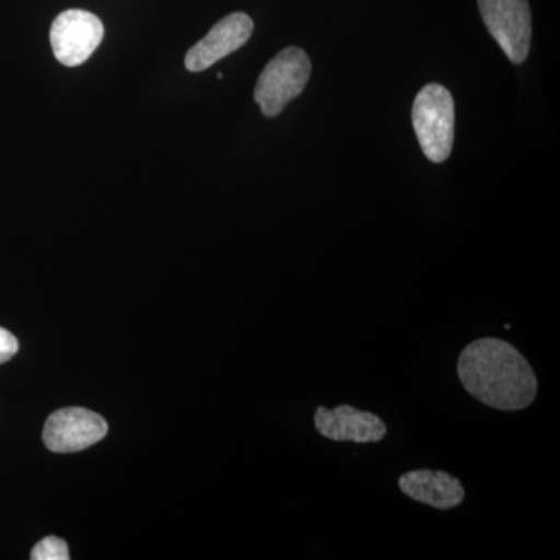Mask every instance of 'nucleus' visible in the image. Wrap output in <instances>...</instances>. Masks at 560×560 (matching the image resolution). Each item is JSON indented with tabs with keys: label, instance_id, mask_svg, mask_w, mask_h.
Here are the masks:
<instances>
[{
	"label": "nucleus",
	"instance_id": "obj_1",
	"mask_svg": "<svg viewBox=\"0 0 560 560\" xmlns=\"http://www.w3.org/2000/svg\"><path fill=\"white\" fill-rule=\"evenodd\" d=\"M456 371L464 389L493 410H525L539 390L528 360L511 342L499 338L467 345L459 353Z\"/></svg>",
	"mask_w": 560,
	"mask_h": 560
},
{
	"label": "nucleus",
	"instance_id": "obj_2",
	"mask_svg": "<svg viewBox=\"0 0 560 560\" xmlns=\"http://www.w3.org/2000/svg\"><path fill=\"white\" fill-rule=\"evenodd\" d=\"M412 127L423 154L434 164L451 156L455 139V102L441 84H429L412 106Z\"/></svg>",
	"mask_w": 560,
	"mask_h": 560
},
{
	"label": "nucleus",
	"instance_id": "obj_3",
	"mask_svg": "<svg viewBox=\"0 0 560 560\" xmlns=\"http://www.w3.org/2000/svg\"><path fill=\"white\" fill-rule=\"evenodd\" d=\"M311 73V58L300 47H289L276 55L265 66L254 91L264 116H279L307 86Z\"/></svg>",
	"mask_w": 560,
	"mask_h": 560
},
{
	"label": "nucleus",
	"instance_id": "obj_4",
	"mask_svg": "<svg viewBox=\"0 0 560 560\" xmlns=\"http://www.w3.org/2000/svg\"><path fill=\"white\" fill-rule=\"evenodd\" d=\"M482 21L501 50L515 65L529 54L530 11L528 0H478Z\"/></svg>",
	"mask_w": 560,
	"mask_h": 560
},
{
	"label": "nucleus",
	"instance_id": "obj_5",
	"mask_svg": "<svg viewBox=\"0 0 560 560\" xmlns=\"http://www.w3.org/2000/svg\"><path fill=\"white\" fill-rule=\"evenodd\" d=\"M105 36L102 21L90 11H62L50 28V46L61 65H83L101 46Z\"/></svg>",
	"mask_w": 560,
	"mask_h": 560
},
{
	"label": "nucleus",
	"instance_id": "obj_6",
	"mask_svg": "<svg viewBox=\"0 0 560 560\" xmlns=\"http://www.w3.org/2000/svg\"><path fill=\"white\" fill-rule=\"evenodd\" d=\"M108 434V423L97 412L70 407L55 411L44 427L43 440L54 453L86 451Z\"/></svg>",
	"mask_w": 560,
	"mask_h": 560
},
{
	"label": "nucleus",
	"instance_id": "obj_7",
	"mask_svg": "<svg viewBox=\"0 0 560 560\" xmlns=\"http://www.w3.org/2000/svg\"><path fill=\"white\" fill-rule=\"evenodd\" d=\"M254 22L248 14L232 13L210 28L208 35L198 40L186 55V68L190 72H201L215 65L228 55L245 46L253 35Z\"/></svg>",
	"mask_w": 560,
	"mask_h": 560
},
{
	"label": "nucleus",
	"instance_id": "obj_8",
	"mask_svg": "<svg viewBox=\"0 0 560 560\" xmlns=\"http://www.w3.org/2000/svg\"><path fill=\"white\" fill-rule=\"evenodd\" d=\"M313 420L320 436L330 441L374 444L388 433L386 423L378 416L357 410L350 405H338L335 410L318 407Z\"/></svg>",
	"mask_w": 560,
	"mask_h": 560
},
{
	"label": "nucleus",
	"instance_id": "obj_9",
	"mask_svg": "<svg viewBox=\"0 0 560 560\" xmlns=\"http://www.w3.org/2000/svg\"><path fill=\"white\" fill-rule=\"evenodd\" d=\"M399 488L410 499L441 511L458 508L466 499L463 482L442 470L407 471L399 478Z\"/></svg>",
	"mask_w": 560,
	"mask_h": 560
},
{
	"label": "nucleus",
	"instance_id": "obj_10",
	"mask_svg": "<svg viewBox=\"0 0 560 560\" xmlns=\"http://www.w3.org/2000/svg\"><path fill=\"white\" fill-rule=\"evenodd\" d=\"M32 560H69L68 544L60 537H46L35 545L31 555Z\"/></svg>",
	"mask_w": 560,
	"mask_h": 560
},
{
	"label": "nucleus",
	"instance_id": "obj_11",
	"mask_svg": "<svg viewBox=\"0 0 560 560\" xmlns=\"http://www.w3.org/2000/svg\"><path fill=\"white\" fill-rule=\"evenodd\" d=\"M20 350V342L9 330L0 327V364L13 359Z\"/></svg>",
	"mask_w": 560,
	"mask_h": 560
}]
</instances>
